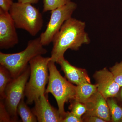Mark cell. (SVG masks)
<instances>
[{
    "instance_id": "23",
    "label": "cell",
    "mask_w": 122,
    "mask_h": 122,
    "mask_svg": "<svg viewBox=\"0 0 122 122\" xmlns=\"http://www.w3.org/2000/svg\"><path fill=\"white\" fill-rule=\"evenodd\" d=\"M82 119L83 122H106L102 119L94 116L83 115Z\"/></svg>"
},
{
    "instance_id": "16",
    "label": "cell",
    "mask_w": 122,
    "mask_h": 122,
    "mask_svg": "<svg viewBox=\"0 0 122 122\" xmlns=\"http://www.w3.org/2000/svg\"><path fill=\"white\" fill-rule=\"evenodd\" d=\"M13 79L8 70L0 65V100H5V89Z\"/></svg>"
},
{
    "instance_id": "10",
    "label": "cell",
    "mask_w": 122,
    "mask_h": 122,
    "mask_svg": "<svg viewBox=\"0 0 122 122\" xmlns=\"http://www.w3.org/2000/svg\"><path fill=\"white\" fill-rule=\"evenodd\" d=\"M32 109L33 113L39 122H62L63 118L58 110L50 103L48 94H45L34 101Z\"/></svg>"
},
{
    "instance_id": "8",
    "label": "cell",
    "mask_w": 122,
    "mask_h": 122,
    "mask_svg": "<svg viewBox=\"0 0 122 122\" xmlns=\"http://www.w3.org/2000/svg\"><path fill=\"white\" fill-rule=\"evenodd\" d=\"M13 20L9 12L0 9V48L8 49L18 44L19 38Z\"/></svg>"
},
{
    "instance_id": "19",
    "label": "cell",
    "mask_w": 122,
    "mask_h": 122,
    "mask_svg": "<svg viewBox=\"0 0 122 122\" xmlns=\"http://www.w3.org/2000/svg\"><path fill=\"white\" fill-rule=\"evenodd\" d=\"M113 75L115 81L120 86H122V61L116 62L109 69Z\"/></svg>"
},
{
    "instance_id": "13",
    "label": "cell",
    "mask_w": 122,
    "mask_h": 122,
    "mask_svg": "<svg viewBox=\"0 0 122 122\" xmlns=\"http://www.w3.org/2000/svg\"><path fill=\"white\" fill-rule=\"evenodd\" d=\"M96 84L84 82L76 86V96L74 99L86 103L92 96L97 92Z\"/></svg>"
},
{
    "instance_id": "17",
    "label": "cell",
    "mask_w": 122,
    "mask_h": 122,
    "mask_svg": "<svg viewBox=\"0 0 122 122\" xmlns=\"http://www.w3.org/2000/svg\"><path fill=\"white\" fill-rule=\"evenodd\" d=\"M69 109L71 111L79 117L82 118L87 111V107L85 103L79 102L73 99L70 102Z\"/></svg>"
},
{
    "instance_id": "4",
    "label": "cell",
    "mask_w": 122,
    "mask_h": 122,
    "mask_svg": "<svg viewBox=\"0 0 122 122\" xmlns=\"http://www.w3.org/2000/svg\"><path fill=\"white\" fill-rule=\"evenodd\" d=\"M55 63L51 60L48 64L49 78L45 94L50 93L54 97L58 110L63 119L66 113L65 104L75 98L76 86L61 75Z\"/></svg>"
},
{
    "instance_id": "25",
    "label": "cell",
    "mask_w": 122,
    "mask_h": 122,
    "mask_svg": "<svg viewBox=\"0 0 122 122\" xmlns=\"http://www.w3.org/2000/svg\"><path fill=\"white\" fill-rule=\"evenodd\" d=\"M17 2L22 3H29L32 4H37L38 3L39 0H17Z\"/></svg>"
},
{
    "instance_id": "21",
    "label": "cell",
    "mask_w": 122,
    "mask_h": 122,
    "mask_svg": "<svg viewBox=\"0 0 122 122\" xmlns=\"http://www.w3.org/2000/svg\"><path fill=\"white\" fill-rule=\"evenodd\" d=\"M82 118L79 117L71 111L66 112L62 122H82Z\"/></svg>"
},
{
    "instance_id": "15",
    "label": "cell",
    "mask_w": 122,
    "mask_h": 122,
    "mask_svg": "<svg viewBox=\"0 0 122 122\" xmlns=\"http://www.w3.org/2000/svg\"><path fill=\"white\" fill-rule=\"evenodd\" d=\"M106 100L110 112L111 122H121L122 120V107L115 98H110Z\"/></svg>"
},
{
    "instance_id": "6",
    "label": "cell",
    "mask_w": 122,
    "mask_h": 122,
    "mask_svg": "<svg viewBox=\"0 0 122 122\" xmlns=\"http://www.w3.org/2000/svg\"><path fill=\"white\" fill-rule=\"evenodd\" d=\"M30 74V66L28 65L19 76L13 79L5 89L4 102L13 122H18L17 109L21 100L25 97V86Z\"/></svg>"
},
{
    "instance_id": "24",
    "label": "cell",
    "mask_w": 122,
    "mask_h": 122,
    "mask_svg": "<svg viewBox=\"0 0 122 122\" xmlns=\"http://www.w3.org/2000/svg\"><path fill=\"white\" fill-rule=\"evenodd\" d=\"M115 98L119 105L122 107V86L120 87L118 93Z\"/></svg>"
},
{
    "instance_id": "12",
    "label": "cell",
    "mask_w": 122,
    "mask_h": 122,
    "mask_svg": "<svg viewBox=\"0 0 122 122\" xmlns=\"http://www.w3.org/2000/svg\"><path fill=\"white\" fill-rule=\"evenodd\" d=\"M57 63L61 66L66 79L70 83L76 86L84 82L91 83L90 77L85 69L72 65L65 58L59 60Z\"/></svg>"
},
{
    "instance_id": "9",
    "label": "cell",
    "mask_w": 122,
    "mask_h": 122,
    "mask_svg": "<svg viewBox=\"0 0 122 122\" xmlns=\"http://www.w3.org/2000/svg\"><path fill=\"white\" fill-rule=\"evenodd\" d=\"M93 77L98 92L106 99L117 96L121 86L116 82L110 70L105 68L97 71Z\"/></svg>"
},
{
    "instance_id": "5",
    "label": "cell",
    "mask_w": 122,
    "mask_h": 122,
    "mask_svg": "<svg viewBox=\"0 0 122 122\" xmlns=\"http://www.w3.org/2000/svg\"><path fill=\"white\" fill-rule=\"evenodd\" d=\"M17 29L35 36L43 26V16L39 10L29 3L14 2L9 11Z\"/></svg>"
},
{
    "instance_id": "20",
    "label": "cell",
    "mask_w": 122,
    "mask_h": 122,
    "mask_svg": "<svg viewBox=\"0 0 122 122\" xmlns=\"http://www.w3.org/2000/svg\"><path fill=\"white\" fill-rule=\"evenodd\" d=\"M0 122H13L12 119L6 109L4 101L2 100L0 101Z\"/></svg>"
},
{
    "instance_id": "7",
    "label": "cell",
    "mask_w": 122,
    "mask_h": 122,
    "mask_svg": "<svg viewBox=\"0 0 122 122\" xmlns=\"http://www.w3.org/2000/svg\"><path fill=\"white\" fill-rule=\"evenodd\" d=\"M77 7L75 2L71 1L51 11V16L46 29L39 37L43 46L48 45L52 42L55 35L59 31L65 21L72 17Z\"/></svg>"
},
{
    "instance_id": "2",
    "label": "cell",
    "mask_w": 122,
    "mask_h": 122,
    "mask_svg": "<svg viewBox=\"0 0 122 122\" xmlns=\"http://www.w3.org/2000/svg\"><path fill=\"white\" fill-rule=\"evenodd\" d=\"M51 60V57H45L39 55L29 62L30 76L25 93L27 105H32L35 100L45 94L46 85L49 78L48 64Z\"/></svg>"
},
{
    "instance_id": "26",
    "label": "cell",
    "mask_w": 122,
    "mask_h": 122,
    "mask_svg": "<svg viewBox=\"0 0 122 122\" xmlns=\"http://www.w3.org/2000/svg\"><path fill=\"white\" fill-rule=\"evenodd\" d=\"M121 122H122V121H121Z\"/></svg>"
},
{
    "instance_id": "22",
    "label": "cell",
    "mask_w": 122,
    "mask_h": 122,
    "mask_svg": "<svg viewBox=\"0 0 122 122\" xmlns=\"http://www.w3.org/2000/svg\"><path fill=\"white\" fill-rule=\"evenodd\" d=\"M14 2L13 0H0V9L7 12H9Z\"/></svg>"
},
{
    "instance_id": "14",
    "label": "cell",
    "mask_w": 122,
    "mask_h": 122,
    "mask_svg": "<svg viewBox=\"0 0 122 122\" xmlns=\"http://www.w3.org/2000/svg\"><path fill=\"white\" fill-rule=\"evenodd\" d=\"M17 112L23 122H36L37 119L32 110L28 107L24 101V98L21 100L18 106Z\"/></svg>"
},
{
    "instance_id": "3",
    "label": "cell",
    "mask_w": 122,
    "mask_h": 122,
    "mask_svg": "<svg viewBox=\"0 0 122 122\" xmlns=\"http://www.w3.org/2000/svg\"><path fill=\"white\" fill-rule=\"evenodd\" d=\"M47 52L41 42L40 38H37L29 41L26 48L20 52L5 53L0 52V65L7 68L12 77L15 78L25 70L31 59Z\"/></svg>"
},
{
    "instance_id": "18",
    "label": "cell",
    "mask_w": 122,
    "mask_h": 122,
    "mask_svg": "<svg viewBox=\"0 0 122 122\" xmlns=\"http://www.w3.org/2000/svg\"><path fill=\"white\" fill-rule=\"evenodd\" d=\"M43 12L52 11L71 1V0H42Z\"/></svg>"
},
{
    "instance_id": "11",
    "label": "cell",
    "mask_w": 122,
    "mask_h": 122,
    "mask_svg": "<svg viewBox=\"0 0 122 122\" xmlns=\"http://www.w3.org/2000/svg\"><path fill=\"white\" fill-rule=\"evenodd\" d=\"M87 111L85 116H94L106 122H111V116L106 99L98 92L85 103Z\"/></svg>"
},
{
    "instance_id": "1",
    "label": "cell",
    "mask_w": 122,
    "mask_h": 122,
    "mask_svg": "<svg viewBox=\"0 0 122 122\" xmlns=\"http://www.w3.org/2000/svg\"><path fill=\"white\" fill-rule=\"evenodd\" d=\"M85 22L71 17L66 20L53 38L51 61L57 63L68 49L77 51L90 40L85 31Z\"/></svg>"
}]
</instances>
